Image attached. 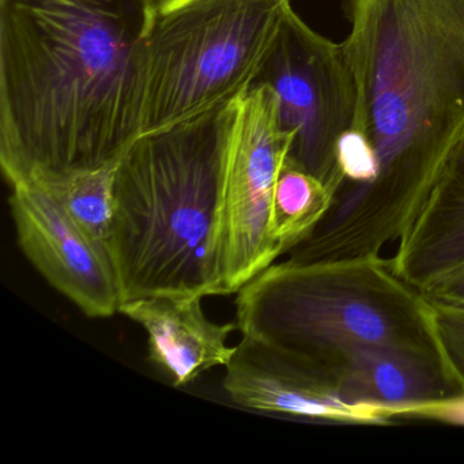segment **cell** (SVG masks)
<instances>
[{
  "instance_id": "cell-1",
  "label": "cell",
  "mask_w": 464,
  "mask_h": 464,
  "mask_svg": "<svg viewBox=\"0 0 464 464\" xmlns=\"http://www.w3.org/2000/svg\"><path fill=\"white\" fill-rule=\"evenodd\" d=\"M342 50L357 89L353 129L377 160L365 186H341L290 257L380 256L430 195L464 137V0H343Z\"/></svg>"
},
{
  "instance_id": "cell-2",
  "label": "cell",
  "mask_w": 464,
  "mask_h": 464,
  "mask_svg": "<svg viewBox=\"0 0 464 464\" xmlns=\"http://www.w3.org/2000/svg\"><path fill=\"white\" fill-rule=\"evenodd\" d=\"M157 0H0V167L10 187L118 164L142 134Z\"/></svg>"
},
{
  "instance_id": "cell-3",
  "label": "cell",
  "mask_w": 464,
  "mask_h": 464,
  "mask_svg": "<svg viewBox=\"0 0 464 464\" xmlns=\"http://www.w3.org/2000/svg\"><path fill=\"white\" fill-rule=\"evenodd\" d=\"M241 96L140 134L116 164L111 259L121 304L221 295L225 184Z\"/></svg>"
},
{
  "instance_id": "cell-4",
  "label": "cell",
  "mask_w": 464,
  "mask_h": 464,
  "mask_svg": "<svg viewBox=\"0 0 464 464\" xmlns=\"http://www.w3.org/2000/svg\"><path fill=\"white\" fill-rule=\"evenodd\" d=\"M235 322L243 336L327 368L358 347L444 357L431 304L382 256L274 263L237 293Z\"/></svg>"
},
{
  "instance_id": "cell-5",
  "label": "cell",
  "mask_w": 464,
  "mask_h": 464,
  "mask_svg": "<svg viewBox=\"0 0 464 464\" xmlns=\"http://www.w3.org/2000/svg\"><path fill=\"white\" fill-rule=\"evenodd\" d=\"M290 9V0H157L142 134L240 97Z\"/></svg>"
},
{
  "instance_id": "cell-6",
  "label": "cell",
  "mask_w": 464,
  "mask_h": 464,
  "mask_svg": "<svg viewBox=\"0 0 464 464\" xmlns=\"http://www.w3.org/2000/svg\"><path fill=\"white\" fill-rule=\"evenodd\" d=\"M276 96L279 126L292 137L286 162L338 192V142L354 124L357 89L341 44L289 10L248 86Z\"/></svg>"
},
{
  "instance_id": "cell-7",
  "label": "cell",
  "mask_w": 464,
  "mask_h": 464,
  "mask_svg": "<svg viewBox=\"0 0 464 464\" xmlns=\"http://www.w3.org/2000/svg\"><path fill=\"white\" fill-rule=\"evenodd\" d=\"M292 137L279 126L276 96L248 86L233 129L221 232V295L240 292L281 256L274 237V194Z\"/></svg>"
},
{
  "instance_id": "cell-8",
  "label": "cell",
  "mask_w": 464,
  "mask_h": 464,
  "mask_svg": "<svg viewBox=\"0 0 464 464\" xmlns=\"http://www.w3.org/2000/svg\"><path fill=\"white\" fill-rule=\"evenodd\" d=\"M225 392L254 411L331 425H391L390 412L352 403L327 366L243 336L225 366Z\"/></svg>"
},
{
  "instance_id": "cell-9",
  "label": "cell",
  "mask_w": 464,
  "mask_h": 464,
  "mask_svg": "<svg viewBox=\"0 0 464 464\" xmlns=\"http://www.w3.org/2000/svg\"><path fill=\"white\" fill-rule=\"evenodd\" d=\"M18 246L48 284L86 316L118 314L121 289L112 262L72 224L55 198L36 184L12 187Z\"/></svg>"
},
{
  "instance_id": "cell-10",
  "label": "cell",
  "mask_w": 464,
  "mask_h": 464,
  "mask_svg": "<svg viewBox=\"0 0 464 464\" xmlns=\"http://www.w3.org/2000/svg\"><path fill=\"white\" fill-rule=\"evenodd\" d=\"M203 297L157 295L121 304L119 314L148 335V360L173 387L184 388L203 373L227 366L236 346L227 339L237 323L219 324L203 311Z\"/></svg>"
},
{
  "instance_id": "cell-11",
  "label": "cell",
  "mask_w": 464,
  "mask_h": 464,
  "mask_svg": "<svg viewBox=\"0 0 464 464\" xmlns=\"http://www.w3.org/2000/svg\"><path fill=\"white\" fill-rule=\"evenodd\" d=\"M352 403L390 412L464 392V384L442 355L393 347H358L330 366Z\"/></svg>"
},
{
  "instance_id": "cell-12",
  "label": "cell",
  "mask_w": 464,
  "mask_h": 464,
  "mask_svg": "<svg viewBox=\"0 0 464 464\" xmlns=\"http://www.w3.org/2000/svg\"><path fill=\"white\" fill-rule=\"evenodd\" d=\"M388 260L422 295L464 267V137Z\"/></svg>"
},
{
  "instance_id": "cell-13",
  "label": "cell",
  "mask_w": 464,
  "mask_h": 464,
  "mask_svg": "<svg viewBox=\"0 0 464 464\" xmlns=\"http://www.w3.org/2000/svg\"><path fill=\"white\" fill-rule=\"evenodd\" d=\"M336 192L311 173L285 161L274 194V237L279 254H290L312 235L333 206Z\"/></svg>"
},
{
  "instance_id": "cell-14",
  "label": "cell",
  "mask_w": 464,
  "mask_h": 464,
  "mask_svg": "<svg viewBox=\"0 0 464 464\" xmlns=\"http://www.w3.org/2000/svg\"><path fill=\"white\" fill-rule=\"evenodd\" d=\"M115 167L92 172L77 173L67 178L34 183L44 188L63 208L72 224L111 259L112 238L113 176ZM113 266V265H112Z\"/></svg>"
},
{
  "instance_id": "cell-15",
  "label": "cell",
  "mask_w": 464,
  "mask_h": 464,
  "mask_svg": "<svg viewBox=\"0 0 464 464\" xmlns=\"http://www.w3.org/2000/svg\"><path fill=\"white\" fill-rule=\"evenodd\" d=\"M336 157L343 176L342 186H365L376 176L377 160L373 148L368 138L353 127L339 140Z\"/></svg>"
},
{
  "instance_id": "cell-16",
  "label": "cell",
  "mask_w": 464,
  "mask_h": 464,
  "mask_svg": "<svg viewBox=\"0 0 464 464\" xmlns=\"http://www.w3.org/2000/svg\"><path fill=\"white\" fill-rule=\"evenodd\" d=\"M430 304L440 346L450 368L464 384V306Z\"/></svg>"
},
{
  "instance_id": "cell-17",
  "label": "cell",
  "mask_w": 464,
  "mask_h": 464,
  "mask_svg": "<svg viewBox=\"0 0 464 464\" xmlns=\"http://www.w3.org/2000/svg\"><path fill=\"white\" fill-rule=\"evenodd\" d=\"M399 420H431L447 425L464 426V392L404 410L399 414Z\"/></svg>"
},
{
  "instance_id": "cell-18",
  "label": "cell",
  "mask_w": 464,
  "mask_h": 464,
  "mask_svg": "<svg viewBox=\"0 0 464 464\" xmlns=\"http://www.w3.org/2000/svg\"><path fill=\"white\" fill-rule=\"evenodd\" d=\"M430 303L464 306V267L423 293Z\"/></svg>"
}]
</instances>
